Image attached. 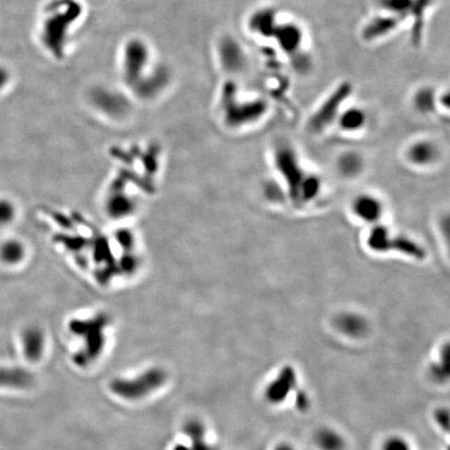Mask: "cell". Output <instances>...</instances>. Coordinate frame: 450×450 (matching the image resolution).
<instances>
[{
  "instance_id": "cell-1",
  "label": "cell",
  "mask_w": 450,
  "mask_h": 450,
  "mask_svg": "<svg viewBox=\"0 0 450 450\" xmlns=\"http://www.w3.org/2000/svg\"><path fill=\"white\" fill-rule=\"evenodd\" d=\"M166 373L163 369L152 368L138 377L116 378L111 382V389L116 395L128 400H138L149 396L150 393L160 388L166 382Z\"/></svg>"
},
{
  "instance_id": "cell-2",
  "label": "cell",
  "mask_w": 450,
  "mask_h": 450,
  "mask_svg": "<svg viewBox=\"0 0 450 450\" xmlns=\"http://www.w3.org/2000/svg\"><path fill=\"white\" fill-rule=\"evenodd\" d=\"M73 327L76 333L84 337V348L75 354V363L80 367L88 366L98 358L105 345L103 321L100 319L92 322H76Z\"/></svg>"
},
{
  "instance_id": "cell-3",
  "label": "cell",
  "mask_w": 450,
  "mask_h": 450,
  "mask_svg": "<svg viewBox=\"0 0 450 450\" xmlns=\"http://www.w3.org/2000/svg\"><path fill=\"white\" fill-rule=\"evenodd\" d=\"M371 248L377 251L392 250L401 251L405 255H412L418 259L424 257L423 250L418 245L407 239L392 238L389 237L388 232L384 228L377 227L371 232L368 239Z\"/></svg>"
},
{
  "instance_id": "cell-4",
  "label": "cell",
  "mask_w": 450,
  "mask_h": 450,
  "mask_svg": "<svg viewBox=\"0 0 450 450\" xmlns=\"http://www.w3.org/2000/svg\"><path fill=\"white\" fill-rule=\"evenodd\" d=\"M350 93H352V86L347 82L342 84L339 88L336 89L335 92L327 99V101L321 105L319 111L313 116L310 122V128L314 130H321L327 124L331 123V120L337 115L340 105L347 98Z\"/></svg>"
},
{
  "instance_id": "cell-5",
  "label": "cell",
  "mask_w": 450,
  "mask_h": 450,
  "mask_svg": "<svg viewBox=\"0 0 450 450\" xmlns=\"http://www.w3.org/2000/svg\"><path fill=\"white\" fill-rule=\"evenodd\" d=\"M278 168L280 169L283 174L286 177L287 181H288L291 191L293 192L294 196L299 197L301 195L303 181H302L301 172L297 166L292 150L287 149V147H282L278 153Z\"/></svg>"
},
{
  "instance_id": "cell-6",
  "label": "cell",
  "mask_w": 450,
  "mask_h": 450,
  "mask_svg": "<svg viewBox=\"0 0 450 450\" xmlns=\"http://www.w3.org/2000/svg\"><path fill=\"white\" fill-rule=\"evenodd\" d=\"M33 382V375L22 367L0 366V389L25 390L31 388Z\"/></svg>"
},
{
  "instance_id": "cell-7",
  "label": "cell",
  "mask_w": 450,
  "mask_h": 450,
  "mask_svg": "<svg viewBox=\"0 0 450 450\" xmlns=\"http://www.w3.org/2000/svg\"><path fill=\"white\" fill-rule=\"evenodd\" d=\"M228 118L234 124L246 123L253 122L261 117L266 111V103L262 100H255L253 103H243V105H234L230 103Z\"/></svg>"
},
{
  "instance_id": "cell-8",
  "label": "cell",
  "mask_w": 450,
  "mask_h": 450,
  "mask_svg": "<svg viewBox=\"0 0 450 450\" xmlns=\"http://www.w3.org/2000/svg\"><path fill=\"white\" fill-rule=\"evenodd\" d=\"M21 344H22L23 354L27 361L35 363L41 360L45 340H44L43 333L39 329H27L22 333Z\"/></svg>"
},
{
  "instance_id": "cell-9",
  "label": "cell",
  "mask_w": 450,
  "mask_h": 450,
  "mask_svg": "<svg viewBox=\"0 0 450 450\" xmlns=\"http://www.w3.org/2000/svg\"><path fill=\"white\" fill-rule=\"evenodd\" d=\"M273 36L285 52L290 54H295L299 52L302 33L297 25L285 24L276 27Z\"/></svg>"
},
{
  "instance_id": "cell-10",
  "label": "cell",
  "mask_w": 450,
  "mask_h": 450,
  "mask_svg": "<svg viewBox=\"0 0 450 450\" xmlns=\"http://www.w3.org/2000/svg\"><path fill=\"white\" fill-rule=\"evenodd\" d=\"M403 18L405 17L395 16V15L387 17H376L365 27L364 31H363V37H364L365 40H368V41L382 37V36L387 35L390 31H394Z\"/></svg>"
},
{
  "instance_id": "cell-11",
  "label": "cell",
  "mask_w": 450,
  "mask_h": 450,
  "mask_svg": "<svg viewBox=\"0 0 450 450\" xmlns=\"http://www.w3.org/2000/svg\"><path fill=\"white\" fill-rule=\"evenodd\" d=\"M186 435L189 437L191 445L188 447L189 450H217L210 443L207 442L206 430L204 424L198 420H190L183 428Z\"/></svg>"
},
{
  "instance_id": "cell-12",
  "label": "cell",
  "mask_w": 450,
  "mask_h": 450,
  "mask_svg": "<svg viewBox=\"0 0 450 450\" xmlns=\"http://www.w3.org/2000/svg\"><path fill=\"white\" fill-rule=\"evenodd\" d=\"M250 27L253 31H257L260 35L270 37L273 36L276 31V17L272 10H262L255 13L250 20Z\"/></svg>"
},
{
  "instance_id": "cell-13",
  "label": "cell",
  "mask_w": 450,
  "mask_h": 450,
  "mask_svg": "<svg viewBox=\"0 0 450 450\" xmlns=\"http://www.w3.org/2000/svg\"><path fill=\"white\" fill-rule=\"evenodd\" d=\"M223 58L226 67L230 70H240L244 66V54L238 44L232 41H226L223 47Z\"/></svg>"
},
{
  "instance_id": "cell-14",
  "label": "cell",
  "mask_w": 450,
  "mask_h": 450,
  "mask_svg": "<svg viewBox=\"0 0 450 450\" xmlns=\"http://www.w3.org/2000/svg\"><path fill=\"white\" fill-rule=\"evenodd\" d=\"M354 210L361 218L365 220H375L380 214V206L371 197H362L357 200Z\"/></svg>"
},
{
  "instance_id": "cell-15",
  "label": "cell",
  "mask_w": 450,
  "mask_h": 450,
  "mask_svg": "<svg viewBox=\"0 0 450 450\" xmlns=\"http://www.w3.org/2000/svg\"><path fill=\"white\" fill-rule=\"evenodd\" d=\"M430 0H416L412 4V12L415 17L414 23L413 38L414 41H419L421 36L422 23H423L424 12L430 4Z\"/></svg>"
},
{
  "instance_id": "cell-16",
  "label": "cell",
  "mask_w": 450,
  "mask_h": 450,
  "mask_svg": "<svg viewBox=\"0 0 450 450\" xmlns=\"http://www.w3.org/2000/svg\"><path fill=\"white\" fill-rule=\"evenodd\" d=\"M378 4L395 16L405 17L411 10L413 0H378Z\"/></svg>"
},
{
  "instance_id": "cell-17",
  "label": "cell",
  "mask_w": 450,
  "mask_h": 450,
  "mask_svg": "<svg viewBox=\"0 0 450 450\" xmlns=\"http://www.w3.org/2000/svg\"><path fill=\"white\" fill-rule=\"evenodd\" d=\"M364 114L360 110H350L341 118V126L348 130H358L364 123Z\"/></svg>"
},
{
  "instance_id": "cell-18",
  "label": "cell",
  "mask_w": 450,
  "mask_h": 450,
  "mask_svg": "<svg viewBox=\"0 0 450 450\" xmlns=\"http://www.w3.org/2000/svg\"><path fill=\"white\" fill-rule=\"evenodd\" d=\"M318 442L327 450H338L341 447V441L337 435L331 432H323L319 435Z\"/></svg>"
},
{
  "instance_id": "cell-19",
  "label": "cell",
  "mask_w": 450,
  "mask_h": 450,
  "mask_svg": "<svg viewBox=\"0 0 450 450\" xmlns=\"http://www.w3.org/2000/svg\"><path fill=\"white\" fill-rule=\"evenodd\" d=\"M434 103V95L430 90H422L416 95V105L422 111L432 110Z\"/></svg>"
},
{
  "instance_id": "cell-20",
  "label": "cell",
  "mask_w": 450,
  "mask_h": 450,
  "mask_svg": "<svg viewBox=\"0 0 450 450\" xmlns=\"http://www.w3.org/2000/svg\"><path fill=\"white\" fill-rule=\"evenodd\" d=\"M433 156V149L430 145L419 144L416 145L412 150V158L418 163L428 162Z\"/></svg>"
},
{
  "instance_id": "cell-21",
  "label": "cell",
  "mask_w": 450,
  "mask_h": 450,
  "mask_svg": "<svg viewBox=\"0 0 450 450\" xmlns=\"http://www.w3.org/2000/svg\"><path fill=\"white\" fill-rule=\"evenodd\" d=\"M342 327L348 333H360L363 329V323L354 317H346L341 321Z\"/></svg>"
},
{
  "instance_id": "cell-22",
  "label": "cell",
  "mask_w": 450,
  "mask_h": 450,
  "mask_svg": "<svg viewBox=\"0 0 450 450\" xmlns=\"http://www.w3.org/2000/svg\"><path fill=\"white\" fill-rule=\"evenodd\" d=\"M12 215L13 210L10 204L6 202H0V225H4V223L10 221Z\"/></svg>"
},
{
  "instance_id": "cell-23",
  "label": "cell",
  "mask_w": 450,
  "mask_h": 450,
  "mask_svg": "<svg viewBox=\"0 0 450 450\" xmlns=\"http://www.w3.org/2000/svg\"><path fill=\"white\" fill-rule=\"evenodd\" d=\"M8 82H10V73H8L6 66L0 64V93L6 90V87L8 86Z\"/></svg>"
},
{
  "instance_id": "cell-24",
  "label": "cell",
  "mask_w": 450,
  "mask_h": 450,
  "mask_svg": "<svg viewBox=\"0 0 450 450\" xmlns=\"http://www.w3.org/2000/svg\"><path fill=\"white\" fill-rule=\"evenodd\" d=\"M386 450H407V447L403 441L392 440L386 445Z\"/></svg>"
},
{
  "instance_id": "cell-25",
  "label": "cell",
  "mask_w": 450,
  "mask_h": 450,
  "mask_svg": "<svg viewBox=\"0 0 450 450\" xmlns=\"http://www.w3.org/2000/svg\"><path fill=\"white\" fill-rule=\"evenodd\" d=\"M173 450H189V449H188L187 445L179 444V445H177V447H175L174 449H173Z\"/></svg>"
},
{
  "instance_id": "cell-26",
  "label": "cell",
  "mask_w": 450,
  "mask_h": 450,
  "mask_svg": "<svg viewBox=\"0 0 450 450\" xmlns=\"http://www.w3.org/2000/svg\"><path fill=\"white\" fill-rule=\"evenodd\" d=\"M278 450H291V449H287V447H282V449H280Z\"/></svg>"
}]
</instances>
